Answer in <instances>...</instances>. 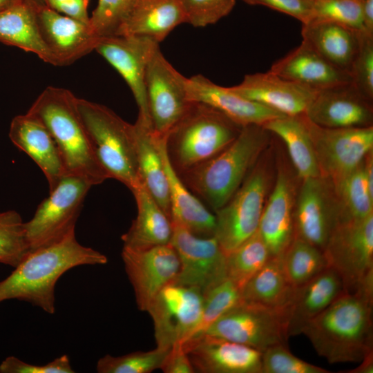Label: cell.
<instances>
[{"instance_id": "obj_1", "label": "cell", "mask_w": 373, "mask_h": 373, "mask_svg": "<svg viewBox=\"0 0 373 373\" xmlns=\"http://www.w3.org/2000/svg\"><path fill=\"white\" fill-rule=\"evenodd\" d=\"M107 261L103 254L82 245L73 229L59 240L30 252L0 282V303L17 299L53 314L55 285L64 273L77 266L105 265Z\"/></svg>"}, {"instance_id": "obj_2", "label": "cell", "mask_w": 373, "mask_h": 373, "mask_svg": "<svg viewBox=\"0 0 373 373\" xmlns=\"http://www.w3.org/2000/svg\"><path fill=\"white\" fill-rule=\"evenodd\" d=\"M373 296L345 291L301 331L330 363L361 362L372 352Z\"/></svg>"}, {"instance_id": "obj_3", "label": "cell", "mask_w": 373, "mask_h": 373, "mask_svg": "<svg viewBox=\"0 0 373 373\" xmlns=\"http://www.w3.org/2000/svg\"><path fill=\"white\" fill-rule=\"evenodd\" d=\"M77 99L69 90L48 86L28 112L37 116L49 131L67 173L82 178L94 186L109 178L95 156Z\"/></svg>"}, {"instance_id": "obj_4", "label": "cell", "mask_w": 373, "mask_h": 373, "mask_svg": "<svg viewBox=\"0 0 373 373\" xmlns=\"http://www.w3.org/2000/svg\"><path fill=\"white\" fill-rule=\"evenodd\" d=\"M267 141L268 131L262 125L244 126L221 152L179 175L191 192L216 211L240 186Z\"/></svg>"}, {"instance_id": "obj_5", "label": "cell", "mask_w": 373, "mask_h": 373, "mask_svg": "<svg viewBox=\"0 0 373 373\" xmlns=\"http://www.w3.org/2000/svg\"><path fill=\"white\" fill-rule=\"evenodd\" d=\"M242 126L204 103L192 102L166 137V151L180 174L215 156L238 136Z\"/></svg>"}, {"instance_id": "obj_6", "label": "cell", "mask_w": 373, "mask_h": 373, "mask_svg": "<svg viewBox=\"0 0 373 373\" xmlns=\"http://www.w3.org/2000/svg\"><path fill=\"white\" fill-rule=\"evenodd\" d=\"M77 106L100 165L109 178L133 191L142 181L133 124L102 104L77 98Z\"/></svg>"}, {"instance_id": "obj_7", "label": "cell", "mask_w": 373, "mask_h": 373, "mask_svg": "<svg viewBox=\"0 0 373 373\" xmlns=\"http://www.w3.org/2000/svg\"><path fill=\"white\" fill-rule=\"evenodd\" d=\"M93 185L85 179L68 174L49 191L33 217L24 222L30 252L51 245L75 229L85 198Z\"/></svg>"}, {"instance_id": "obj_8", "label": "cell", "mask_w": 373, "mask_h": 373, "mask_svg": "<svg viewBox=\"0 0 373 373\" xmlns=\"http://www.w3.org/2000/svg\"><path fill=\"white\" fill-rule=\"evenodd\" d=\"M323 252L327 267L339 275L345 291L358 289L373 277V214L338 222Z\"/></svg>"}, {"instance_id": "obj_9", "label": "cell", "mask_w": 373, "mask_h": 373, "mask_svg": "<svg viewBox=\"0 0 373 373\" xmlns=\"http://www.w3.org/2000/svg\"><path fill=\"white\" fill-rule=\"evenodd\" d=\"M203 300L199 289L175 282L157 294L146 311L153 320L157 347L170 349L191 338L201 319Z\"/></svg>"}, {"instance_id": "obj_10", "label": "cell", "mask_w": 373, "mask_h": 373, "mask_svg": "<svg viewBox=\"0 0 373 373\" xmlns=\"http://www.w3.org/2000/svg\"><path fill=\"white\" fill-rule=\"evenodd\" d=\"M267 178L257 167L216 216L214 237L226 255L255 233L264 207Z\"/></svg>"}, {"instance_id": "obj_11", "label": "cell", "mask_w": 373, "mask_h": 373, "mask_svg": "<svg viewBox=\"0 0 373 373\" xmlns=\"http://www.w3.org/2000/svg\"><path fill=\"white\" fill-rule=\"evenodd\" d=\"M202 334L238 343L262 352L276 345H287L289 338L285 318L282 314L242 300Z\"/></svg>"}, {"instance_id": "obj_12", "label": "cell", "mask_w": 373, "mask_h": 373, "mask_svg": "<svg viewBox=\"0 0 373 373\" xmlns=\"http://www.w3.org/2000/svg\"><path fill=\"white\" fill-rule=\"evenodd\" d=\"M145 88L153 132L167 136L192 102L188 97L187 78L167 61L160 48L146 68Z\"/></svg>"}, {"instance_id": "obj_13", "label": "cell", "mask_w": 373, "mask_h": 373, "mask_svg": "<svg viewBox=\"0 0 373 373\" xmlns=\"http://www.w3.org/2000/svg\"><path fill=\"white\" fill-rule=\"evenodd\" d=\"M170 243L180 260L175 283L195 287L203 294L227 278V255L214 236L200 238L171 222Z\"/></svg>"}, {"instance_id": "obj_14", "label": "cell", "mask_w": 373, "mask_h": 373, "mask_svg": "<svg viewBox=\"0 0 373 373\" xmlns=\"http://www.w3.org/2000/svg\"><path fill=\"white\" fill-rule=\"evenodd\" d=\"M307 123L321 175L334 182L358 167L372 151V126L329 128L307 119Z\"/></svg>"}, {"instance_id": "obj_15", "label": "cell", "mask_w": 373, "mask_h": 373, "mask_svg": "<svg viewBox=\"0 0 373 373\" xmlns=\"http://www.w3.org/2000/svg\"><path fill=\"white\" fill-rule=\"evenodd\" d=\"M158 48L159 44L150 38L132 35L98 37L95 47L127 83L138 106V116L150 124L145 75L149 62Z\"/></svg>"}, {"instance_id": "obj_16", "label": "cell", "mask_w": 373, "mask_h": 373, "mask_svg": "<svg viewBox=\"0 0 373 373\" xmlns=\"http://www.w3.org/2000/svg\"><path fill=\"white\" fill-rule=\"evenodd\" d=\"M121 256L138 309L146 312L157 294L175 280L178 256L171 243L145 249L123 247Z\"/></svg>"}, {"instance_id": "obj_17", "label": "cell", "mask_w": 373, "mask_h": 373, "mask_svg": "<svg viewBox=\"0 0 373 373\" xmlns=\"http://www.w3.org/2000/svg\"><path fill=\"white\" fill-rule=\"evenodd\" d=\"M331 198L321 176L304 179L294 212V237L322 251L339 220V204Z\"/></svg>"}, {"instance_id": "obj_18", "label": "cell", "mask_w": 373, "mask_h": 373, "mask_svg": "<svg viewBox=\"0 0 373 373\" xmlns=\"http://www.w3.org/2000/svg\"><path fill=\"white\" fill-rule=\"evenodd\" d=\"M200 373H262V354L251 347L202 334L182 343Z\"/></svg>"}, {"instance_id": "obj_19", "label": "cell", "mask_w": 373, "mask_h": 373, "mask_svg": "<svg viewBox=\"0 0 373 373\" xmlns=\"http://www.w3.org/2000/svg\"><path fill=\"white\" fill-rule=\"evenodd\" d=\"M229 88L246 99L287 116L305 115L318 91L269 71L247 75L240 84Z\"/></svg>"}, {"instance_id": "obj_20", "label": "cell", "mask_w": 373, "mask_h": 373, "mask_svg": "<svg viewBox=\"0 0 373 373\" xmlns=\"http://www.w3.org/2000/svg\"><path fill=\"white\" fill-rule=\"evenodd\" d=\"M371 101L352 83L320 90L305 112L312 123L323 128L372 126Z\"/></svg>"}, {"instance_id": "obj_21", "label": "cell", "mask_w": 373, "mask_h": 373, "mask_svg": "<svg viewBox=\"0 0 373 373\" xmlns=\"http://www.w3.org/2000/svg\"><path fill=\"white\" fill-rule=\"evenodd\" d=\"M37 15L42 37L59 66L70 64L95 50L98 36L90 24L48 6L37 8Z\"/></svg>"}, {"instance_id": "obj_22", "label": "cell", "mask_w": 373, "mask_h": 373, "mask_svg": "<svg viewBox=\"0 0 373 373\" xmlns=\"http://www.w3.org/2000/svg\"><path fill=\"white\" fill-rule=\"evenodd\" d=\"M8 135L12 142L42 171L49 191L68 175L54 139L37 116L28 112L15 116L10 123Z\"/></svg>"}, {"instance_id": "obj_23", "label": "cell", "mask_w": 373, "mask_h": 373, "mask_svg": "<svg viewBox=\"0 0 373 373\" xmlns=\"http://www.w3.org/2000/svg\"><path fill=\"white\" fill-rule=\"evenodd\" d=\"M187 93L191 102L207 104L237 124L264 125L284 115L256 102L246 99L212 82L202 75L187 78Z\"/></svg>"}, {"instance_id": "obj_24", "label": "cell", "mask_w": 373, "mask_h": 373, "mask_svg": "<svg viewBox=\"0 0 373 373\" xmlns=\"http://www.w3.org/2000/svg\"><path fill=\"white\" fill-rule=\"evenodd\" d=\"M269 71L317 90L352 83L349 72L332 65L303 41Z\"/></svg>"}, {"instance_id": "obj_25", "label": "cell", "mask_w": 373, "mask_h": 373, "mask_svg": "<svg viewBox=\"0 0 373 373\" xmlns=\"http://www.w3.org/2000/svg\"><path fill=\"white\" fill-rule=\"evenodd\" d=\"M345 291L341 277L329 267L297 287L286 315L288 337L300 334L307 322Z\"/></svg>"}, {"instance_id": "obj_26", "label": "cell", "mask_w": 373, "mask_h": 373, "mask_svg": "<svg viewBox=\"0 0 373 373\" xmlns=\"http://www.w3.org/2000/svg\"><path fill=\"white\" fill-rule=\"evenodd\" d=\"M258 231L270 258H280L294 238L292 187L282 171L263 207Z\"/></svg>"}, {"instance_id": "obj_27", "label": "cell", "mask_w": 373, "mask_h": 373, "mask_svg": "<svg viewBox=\"0 0 373 373\" xmlns=\"http://www.w3.org/2000/svg\"><path fill=\"white\" fill-rule=\"evenodd\" d=\"M157 136L169 185L171 221L197 236H213L216 216L192 194L172 166L166 151L167 136Z\"/></svg>"}, {"instance_id": "obj_28", "label": "cell", "mask_w": 373, "mask_h": 373, "mask_svg": "<svg viewBox=\"0 0 373 373\" xmlns=\"http://www.w3.org/2000/svg\"><path fill=\"white\" fill-rule=\"evenodd\" d=\"M183 23L186 18L180 0H140L115 35L144 37L159 44Z\"/></svg>"}, {"instance_id": "obj_29", "label": "cell", "mask_w": 373, "mask_h": 373, "mask_svg": "<svg viewBox=\"0 0 373 373\" xmlns=\"http://www.w3.org/2000/svg\"><path fill=\"white\" fill-rule=\"evenodd\" d=\"M336 23L311 21L302 25L303 42L335 67L350 73L359 48V32Z\"/></svg>"}, {"instance_id": "obj_30", "label": "cell", "mask_w": 373, "mask_h": 373, "mask_svg": "<svg viewBox=\"0 0 373 373\" xmlns=\"http://www.w3.org/2000/svg\"><path fill=\"white\" fill-rule=\"evenodd\" d=\"M131 192L135 197L137 212L128 230L121 237L123 247L145 249L170 243L171 221L143 182Z\"/></svg>"}, {"instance_id": "obj_31", "label": "cell", "mask_w": 373, "mask_h": 373, "mask_svg": "<svg viewBox=\"0 0 373 373\" xmlns=\"http://www.w3.org/2000/svg\"><path fill=\"white\" fill-rule=\"evenodd\" d=\"M140 175L143 184L171 220L169 185L157 135L137 116L133 124Z\"/></svg>"}, {"instance_id": "obj_32", "label": "cell", "mask_w": 373, "mask_h": 373, "mask_svg": "<svg viewBox=\"0 0 373 373\" xmlns=\"http://www.w3.org/2000/svg\"><path fill=\"white\" fill-rule=\"evenodd\" d=\"M37 9L22 1L0 12V41L33 52L44 61L59 66L42 37Z\"/></svg>"}, {"instance_id": "obj_33", "label": "cell", "mask_w": 373, "mask_h": 373, "mask_svg": "<svg viewBox=\"0 0 373 373\" xmlns=\"http://www.w3.org/2000/svg\"><path fill=\"white\" fill-rule=\"evenodd\" d=\"M296 289L287 280L280 258H270L242 288L241 298L278 312L286 323Z\"/></svg>"}, {"instance_id": "obj_34", "label": "cell", "mask_w": 373, "mask_h": 373, "mask_svg": "<svg viewBox=\"0 0 373 373\" xmlns=\"http://www.w3.org/2000/svg\"><path fill=\"white\" fill-rule=\"evenodd\" d=\"M262 126L285 142L299 177L304 180L321 176L305 115L282 116Z\"/></svg>"}, {"instance_id": "obj_35", "label": "cell", "mask_w": 373, "mask_h": 373, "mask_svg": "<svg viewBox=\"0 0 373 373\" xmlns=\"http://www.w3.org/2000/svg\"><path fill=\"white\" fill-rule=\"evenodd\" d=\"M365 161V160H364ZM364 161L352 171L334 182L340 199V222L359 220L373 214V196L366 182Z\"/></svg>"}, {"instance_id": "obj_36", "label": "cell", "mask_w": 373, "mask_h": 373, "mask_svg": "<svg viewBox=\"0 0 373 373\" xmlns=\"http://www.w3.org/2000/svg\"><path fill=\"white\" fill-rule=\"evenodd\" d=\"M285 274L297 288L327 267L323 252L312 244L294 237L280 257Z\"/></svg>"}, {"instance_id": "obj_37", "label": "cell", "mask_w": 373, "mask_h": 373, "mask_svg": "<svg viewBox=\"0 0 373 373\" xmlns=\"http://www.w3.org/2000/svg\"><path fill=\"white\" fill-rule=\"evenodd\" d=\"M269 258L268 248L257 231L227 255V278L241 291Z\"/></svg>"}, {"instance_id": "obj_38", "label": "cell", "mask_w": 373, "mask_h": 373, "mask_svg": "<svg viewBox=\"0 0 373 373\" xmlns=\"http://www.w3.org/2000/svg\"><path fill=\"white\" fill-rule=\"evenodd\" d=\"M30 252L20 214L0 213V263L16 267Z\"/></svg>"}, {"instance_id": "obj_39", "label": "cell", "mask_w": 373, "mask_h": 373, "mask_svg": "<svg viewBox=\"0 0 373 373\" xmlns=\"http://www.w3.org/2000/svg\"><path fill=\"white\" fill-rule=\"evenodd\" d=\"M170 349L156 347L146 352H135L120 356L106 354L97 363L99 373H149L160 369Z\"/></svg>"}, {"instance_id": "obj_40", "label": "cell", "mask_w": 373, "mask_h": 373, "mask_svg": "<svg viewBox=\"0 0 373 373\" xmlns=\"http://www.w3.org/2000/svg\"><path fill=\"white\" fill-rule=\"evenodd\" d=\"M203 296L201 319L190 338L204 333L220 317L242 300L240 289L229 278L207 291Z\"/></svg>"}, {"instance_id": "obj_41", "label": "cell", "mask_w": 373, "mask_h": 373, "mask_svg": "<svg viewBox=\"0 0 373 373\" xmlns=\"http://www.w3.org/2000/svg\"><path fill=\"white\" fill-rule=\"evenodd\" d=\"M311 21H330L355 31H363L362 1L314 0Z\"/></svg>"}, {"instance_id": "obj_42", "label": "cell", "mask_w": 373, "mask_h": 373, "mask_svg": "<svg viewBox=\"0 0 373 373\" xmlns=\"http://www.w3.org/2000/svg\"><path fill=\"white\" fill-rule=\"evenodd\" d=\"M140 0H99L90 17V26L98 37L115 35Z\"/></svg>"}, {"instance_id": "obj_43", "label": "cell", "mask_w": 373, "mask_h": 373, "mask_svg": "<svg viewBox=\"0 0 373 373\" xmlns=\"http://www.w3.org/2000/svg\"><path fill=\"white\" fill-rule=\"evenodd\" d=\"M326 369L295 356L287 345L271 346L262 354V373H328Z\"/></svg>"}, {"instance_id": "obj_44", "label": "cell", "mask_w": 373, "mask_h": 373, "mask_svg": "<svg viewBox=\"0 0 373 373\" xmlns=\"http://www.w3.org/2000/svg\"><path fill=\"white\" fill-rule=\"evenodd\" d=\"M352 83L365 97L373 98V37L359 32V48L350 69Z\"/></svg>"}, {"instance_id": "obj_45", "label": "cell", "mask_w": 373, "mask_h": 373, "mask_svg": "<svg viewBox=\"0 0 373 373\" xmlns=\"http://www.w3.org/2000/svg\"><path fill=\"white\" fill-rule=\"evenodd\" d=\"M236 0H180L186 23L194 27L216 23L233 9Z\"/></svg>"}, {"instance_id": "obj_46", "label": "cell", "mask_w": 373, "mask_h": 373, "mask_svg": "<svg viewBox=\"0 0 373 373\" xmlns=\"http://www.w3.org/2000/svg\"><path fill=\"white\" fill-rule=\"evenodd\" d=\"M70 359L62 355L44 365H33L11 356L0 364L1 373H73Z\"/></svg>"}, {"instance_id": "obj_47", "label": "cell", "mask_w": 373, "mask_h": 373, "mask_svg": "<svg viewBox=\"0 0 373 373\" xmlns=\"http://www.w3.org/2000/svg\"><path fill=\"white\" fill-rule=\"evenodd\" d=\"M250 5H260L280 11L299 20L302 24L312 19L314 0H242Z\"/></svg>"}, {"instance_id": "obj_48", "label": "cell", "mask_w": 373, "mask_h": 373, "mask_svg": "<svg viewBox=\"0 0 373 373\" xmlns=\"http://www.w3.org/2000/svg\"><path fill=\"white\" fill-rule=\"evenodd\" d=\"M160 370L164 373L195 372L189 357L182 343H177L170 348Z\"/></svg>"}, {"instance_id": "obj_49", "label": "cell", "mask_w": 373, "mask_h": 373, "mask_svg": "<svg viewBox=\"0 0 373 373\" xmlns=\"http://www.w3.org/2000/svg\"><path fill=\"white\" fill-rule=\"evenodd\" d=\"M88 1L89 0H68L57 5L53 10L77 21L90 24V18L87 12Z\"/></svg>"}, {"instance_id": "obj_50", "label": "cell", "mask_w": 373, "mask_h": 373, "mask_svg": "<svg viewBox=\"0 0 373 373\" xmlns=\"http://www.w3.org/2000/svg\"><path fill=\"white\" fill-rule=\"evenodd\" d=\"M363 32L373 37V0H361Z\"/></svg>"}, {"instance_id": "obj_51", "label": "cell", "mask_w": 373, "mask_h": 373, "mask_svg": "<svg viewBox=\"0 0 373 373\" xmlns=\"http://www.w3.org/2000/svg\"><path fill=\"white\" fill-rule=\"evenodd\" d=\"M349 373H372L373 372V352L367 355L357 367L346 371Z\"/></svg>"}, {"instance_id": "obj_52", "label": "cell", "mask_w": 373, "mask_h": 373, "mask_svg": "<svg viewBox=\"0 0 373 373\" xmlns=\"http://www.w3.org/2000/svg\"><path fill=\"white\" fill-rule=\"evenodd\" d=\"M22 1L23 0H0V12Z\"/></svg>"}, {"instance_id": "obj_53", "label": "cell", "mask_w": 373, "mask_h": 373, "mask_svg": "<svg viewBox=\"0 0 373 373\" xmlns=\"http://www.w3.org/2000/svg\"><path fill=\"white\" fill-rule=\"evenodd\" d=\"M27 2L37 8L47 6L46 0H23Z\"/></svg>"}, {"instance_id": "obj_54", "label": "cell", "mask_w": 373, "mask_h": 373, "mask_svg": "<svg viewBox=\"0 0 373 373\" xmlns=\"http://www.w3.org/2000/svg\"><path fill=\"white\" fill-rule=\"evenodd\" d=\"M68 0H46L47 6L53 9L55 7H56L57 5L64 3Z\"/></svg>"}]
</instances>
